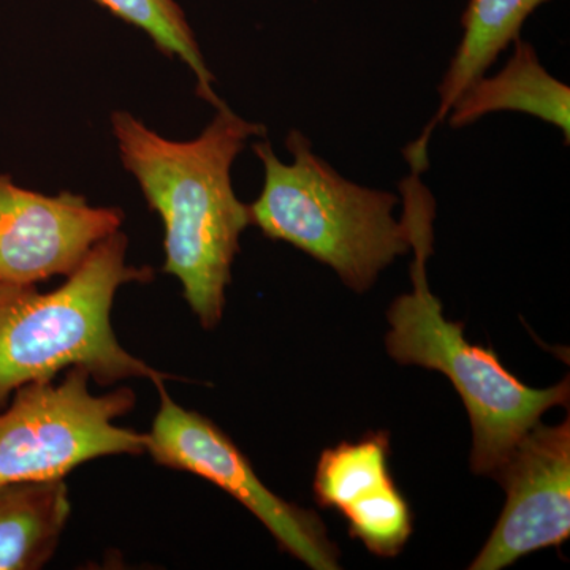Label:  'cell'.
<instances>
[{"instance_id":"obj_1","label":"cell","mask_w":570,"mask_h":570,"mask_svg":"<svg viewBox=\"0 0 570 570\" xmlns=\"http://www.w3.org/2000/svg\"><path fill=\"white\" fill-rule=\"evenodd\" d=\"M111 126L124 167L163 219L164 272L181 283L200 324L214 328L223 318L239 236L250 225L249 205L232 186V165L265 127L227 104L190 141L167 140L127 111L112 112Z\"/></svg>"},{"instance_id":"obj_2","label":"cell","mask_w":570,"mask_h":570,"mask_svg":"<svg viewBox=\"0 0 570 570\" xmlns=\"http://www.w3.org/2000/svg\"><path fill=\"white\" fill-rule=\"evenodd\" d=\"M412 167L401 183L409 242L414 250L411 294L397 296L387 318V352L401 365H419L445 374L471 419L472 471L490 475L504 464L520 439L554 406H568L569 377L550 389H532L502 365L497 352L464 337V325L444 317L431 294L426 262L433 254L434 200Z\"/></svg>"},{"instance_id":"obj_3","label":"cell","mask_w":570,"mask_h":570,"mask_svg":"<svg viewBox=\"0 0 570 570\" xmlns=\"http://www.w3.org/2000/svg\"><path fill=\"white\" fill-rule=\"evenodd\" d=\"M121 230L102 239L56 291L0 284V404L14 390L85 367L97 384L167 376L119 344L112 332L115 296L126 284L153 279L149 266L127 264Z\"/></svg>"},{"instance_id":"obj_4","label":"cell","mask_w":570,"mask_h":570,"mask_svg":"<svg viewBox=\"0 0 570 570\" xmlns=\"http://www.w3.org/2000/svg\"><path fill=\"white\" fill-rule=\"evenodd\" d=\"M285 146L292 164L281 163L268 141L253 145L265 183L249 205L250 224L328 265L362 294L411 249L406 220L393 216L400 198L343 178L298 130L288 134Z\"/></svg>"},{"instance_id":"obj_5","label":"cell","mask_w":570,"mask_h":570,"mask_svg":"<svg viewBox=\"0 0 570 570\" xmlns=\"http://www.w3.org/2000/svg\"><path fill=\"white\" fill-rule=\"evenodd\" d=\"M89 381L75 366L61 382L14 390L0 412V483L63 479L88 461L148 452V434L116 425L135 406L132 390L94 395Z\"/></svg>"},{"instance_id":"obj_6","label":"cell","mask_w":570,"mask_h":570,"mask_svg":"<svg viewBox=\"0 0 570 570\" xmlns=\"http://www.w3.org/2000/svg\"><path fill=\"white\" fill-rule=\"evenodd\" d=\"M160 407L148 433V453L163 466L204 478L253 512L272 532L281 549L311 569L335 570L336 547L314 515L276 497L255 474L249 460L230 438L197 412L187 411L156 382Z\"/></svg>"},{"instance_id":"obj_7","label":"cell","mask_w":570,"mask_h":570,"mask_svg":"<svg viewBox=\"0 0 570 570\" xmlns=\"http://www.w3.org/2000/svg\"><path fill=\"white\" fill-rule=\"evenodd\" d=\"M508 493L497 527L471 570L508 568L570 538V420L535 423L494 472Z\"/></svg>"},{"instance_id":"obj_8","label":"cell","mask_w":570,"mask_h":570,"mask_svg":"<svg viewBox=\"0 0 570 570\" xmlns=\"http://www.w3.org/2000/svg\"><path fill=\"white\" fill-rule=\"evenodd\" d=\"M122 223L116 206H91L71 193H33L0 175V284L70 276Z\"/></svg>"},{"instance_id":"obj_9","label":"cell","mask_w":570,"mask_h":570,"mask_svg":"<svg viewBox=\"0 0 570 570\" xmlns=\"http://www.w3.org/2000/svg\"><path fill=\"white\" fill-rule=\"evenodd\" d=\"M389 455V433H367L324 450L314 478L317 504L336 509L352 538L382 558L400 554L414 531L411 508L390 474Z\"/></svg>"},{"instance_id":"obj_10","label":"cell","mask_w":570,"mask_h":570,"mask_svg":"<svg viewBox=\"0 0 570 570\" xmlns=\"http://www.w3.org/2000/svg\"><path fill=\"white\" fill-rule=\"evenodd\" d=\"M570 89L551 77L527 41L515 40V55L494 77L469 86L449 111L453 129L479 121L494 111H521L553 124L570 141Z\"/></svg>"},{"instance_id":"obj_11","label":"cell","mask_w":570,"mask_h":570,"mask_svg":"<svg viewBox=\"0 0 570 570\" xmlns=\"http://www.w3.org/2000/svg\"><path fill=\"white\" fill-rule=\"evenodd\" d=\"M547 0H471L463 17V37L444 75L436 116L406 151L428 156V142L438 124L448 118L453 104L469 86L485 75L499 52L520 39L521 26Z\"/></svg>"},{"instance_id":"obj_12","label":"cell","mask_w":570,"mask_h":570,"mask_svg":"<svg viewBox=\"0 0 570 570\" xmlns=\"http://www.w3.org/2000/svg\"><path fill=\"white\" fill-rule=\"evenodd\" d=\"M69 517L63 479L0 483V570L43 568Z\"/></svg>"},{"instance_id":"obj_13","label":"cell","mask_w":570,"mask_h":570,"mask_svg":"<svg viewBox=\"0 0 570 570\" xmlns=\"http://www.w3.org/2000/svg\"><path fill=\"white\" fill-rule=\"evenodd\" d=\"M115 17L141 29L151 37L157 50L167 58H178L186 63L197 80V96L214 108L225 104L214 92V77L206 66L184 11L175 0H96Z\"/></svg>"}]
</instances>
